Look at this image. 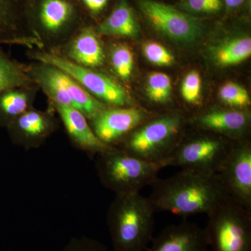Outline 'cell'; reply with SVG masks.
I'll return each mask as SVG.
<instances>
[{
  "label": "cell",
  "mask_w": 251,
  "mask_h": 251,
  "mask_svg": "<svg viewBox=\"0 0 251 251\" xmlns=\"http://www.w3.org/2000/svg\"><path fill=\"white\" fill-rule=\"evenodd\" d=\"M148 199L155 213L167 211L182 217L207 215L228 196L217 174L191 171L168 178H157L150 185Z\"/></svg>",
  "instance_id": "cell-1"
},
{
  "label": "cell",
  "mask_w": 251,
  "mask_h": 251,
  "mask_svg": "<svg viewBox=\"0 0 251 251\" xmlns=\"http://www.w3.org/2000/svg\"><path fill=\"white\" fill-rule=\"evenodd\" d=\"M154 214L140 193L115 195L107 214L113 251L145 250L153 239Z\"/></svg>",
  "instance_id": "cell-2"
},
{
  "label": "cell",
  "mask_w": 251,
  "mask_h": 251,
  "mask_svg": "<svg viewBox=\"0 0 251 251\" xmlns=\"http://www.w3.org/2000/svg\"><path fill=\"white\" fill-rule=\"evenodd\" d=\"M97 171L102 184L115 195L140 193L166 168L165 161H145L117 147L97 155Z\"/></svg>",
  "instance_id": "cell-3"
},
{
  "label": "cell",
  "mask_w": 251,
  "mask_h": 251,
  "mask_svg": "<svg viewBox=\"0 0 251 251\" xmlns=\"http://www.w3.org/2000/svg\"><path fill=\"white\" fill-rule=\"evenodd\" d=\"M184 128L181 115L165 114L147 120L115 147L145 161H163L182 139Z\"/></svg>",
  "instance_id": "cell-4"
},
{
  "label": "cell",
  "mask_w": 251,
  "mask_h": 251,
  "mask_svg": "<svg viewBox=\"0 0 251 251\" xmlns=\"http://www.w3.org/2000/svg\"><path fill=\"white\" fill-rule=\"evenodd\" d=\"M26 71L34 84L49 97L52 106L76 109L88 120L107 107L58 68L36 62L29 66Z\"/></svg>",
  "instance_id": "cell-5"
},
{
  "label": "cell",
  "mask_w": 251,
  "mask_h": 251,
  "mask_svg": "<svg viewBox=\"0 0 251 251\" xmlns=\"http://www.w3.org/2000/svg\"><path fill=\"white\" fill-rule=\"evenodd\" d=\"M204 230L213 251H251V211L227 197L207 215Z\"/></svg>",
  "instance_id": "cell-6"
},
{
  "label": "cell",
  "mask_w": 251,
  "mask_h": 251,
  "mask_svg": "<svg viewBox=\"0 0 251 251\" xmlns=\"http://www.w3.org/2000/svg\"><path fill=\"white\" fill-rule=\"evenodd\" d=\"M28 55L36 62L58 68L70 75L99 101L109 107L133 106V101L120 84L105 74L77 65L54 51L29 49Z\"/></svg>",
  "instance_id": "cell-7"
},
{
  "label": "cell",
  "mask_w": 251,
  "mask_h": 251,
  "mask_svg": "<svg viewBox=\"0 0 251 251\" xmlns=\"http://www.w3.org/2000/svg\"><path fill=\"white\" fill-rule=\"evenodd\" d=\"M184 138L165 160L166 167L178 166L184 171L218 174L234 141L211 132Z\"/></svg>",
  "instance_id": "cell-8"
},
{
  "label": "cell",
  "mask_w": 251,
  "mask_h": 251,
  "mask_svg": "<svg viewBox=\"0 0 251 251\" xmlns=\"http://www.w3.org/2000/svg\"><path fill=\"white\" fill-rule=\"evenodd\" d=\"M75 15V7L69 0H41L37 25L31 29L41 50L61 49L76 34Z\"/></svg>",
  "instance_id": "cell-9"
},
{
  "label": "cell",
  "mask_w": 251,
  "mask_h": 251,
  "mask_svg": "<svg viewBox=\"0 0 251 251\" xmlns=\"http://www.w3.org/2000/svg\"><path fill=\"white\" fill-rule=\"evenodd\" d=\"M217 175L228 197L251 211V145L248 140L233 142Z\"/></svg>",
  "instance_id": "cell-10"
},
{
  "label": "cell",
  "mask_w": 251,
  "mask_h": 251,
  "mask_svg": "<svg viewBox=\"0 0 251 251\" xmlns=\"http://www.w3.org/2000/svg\"><path fill=\"white\" fill-rule=\"evenodd\" d=\"M140 7L153 27L173 40L188 44L197 40L202 34V23L198 18L170 5L153 0H142Z\"/></svg>",
  "instance_id": "cell-11"
},
{
  "label": "cell",
  "mask_w": 251,
  "mask_h": 251,
  "mask_svg": "<svg viewBox=\"0 0 251 251\" xmlns=\"http://www.w3.org/2000/svg\"><path fill=\"white\" fill-rule=\"evenodd\" d=\"M148 117L146 112L136 107L107 106L89 121L100 141L109 147H115Z\"/></svg>",
  "instance_id": "cell-12"
},
{
  "label": "cell",
  "mask_w": 251,
  "mask_h": 251,
  "mask_svg": "<svg viewBox=\"0 0 251 251\" xmlns=\"http://www.w3.org/2000/svg\"><path fill=\"white\" fill-rule=\"evenodd\" d=\"M59 128L52 110H37L34 107L16 118L6 128L14 145L25 150L40 148Z\"/></svg>",
  "instance_id": "cell-13"
},
{
  "label": "cell",
  "mask_w": 251,
  "mask_h": 251,
  "mask_svg": "<svg viewBox=\"0 0 251 251\" xmlns=\"http://www.w3.org/2000/svg\"><path fill=\"white\" fill-rule=\"evenodd\" d=\"M191 122L201 130L237 141L244 140L250 125V115L245 110L213 108L198 115Z\"/></svg>",
  "instance_id": "cell-14"
},
{
  "label": "cell",
  "mask_w": 251,
  "mask_h": 251,
  "mask_svg": "<svg viewBox=\"0 0 251 251\" xmlns=\"http://www.w3.org/2000/svg\"><path fill=\"white\" fill-rule=\"evenodd\" d=\"M209 247L204 228L184 221L163 229L148 251H209Z\"/></svg>",
  "instance_id": "cell-15"
},
{
  "label": "cell",
  "mask_w": 251,
  "mask_h": 251,
  "mask_svg": "<svg viewBox=\"0 0 251 251\" xmlns=\"http://www.w3.org/2000/svg\"><path fill=\"white\" fill-rule=\"evenodd\" d=\"M57 111L73 145L89 154L98 155L110 148L99 139L87 117L76 109L52 106Z\"/></svg>",
  "instance_id": "cell-16"
},
{
  "label": "cell",
  "mask_w": 251,
  "mask_h": 251,
  "mask_svg": "<svg viewBox=\"0 0 251 251\" xmlns=\"http://www.w3.org/2000/svg\"><path fill=\"white\" fill-rule=\"evenodd\" d=\"M61 55L82 67L94 69L101 67L105 54L99 35L92 28L80 29L65 45Z\"/></svg>",
  "instance_id": "cell-17"
},
{
  "label": "cell",
  "mask_w": 251,
  "mask_h": 251,
  "mask_svg": "<svg viewBox=\"0 0 251 251\" xmlns=\"http://www.w3.org/2000/svg\"><path fill=\"white\" fill-rule=\"evenodd\" d=\"M37 88L35 85L0 92V127L7 128L16 118L33 108Z\"/></svg>",
  "instance_id": "cell-18"
},
{
  "label": "cell",
  "mask_w": 251,
  "mask_h": 251,
  "mask_svg": "<svg viewBox=\"0 0 251 251\" xmlns=\"http://www.w3.org/2000/svg\"><path fill=\"white\" fill-rule=\"evenodd\" d=\"M95 31L98 35L134 38L139 34L140 27L129 5L121 0Z\"/></svg>",
  "instance_id": "cell-19"
},
{
  "label": "cell",
  "mask_w": 251,
  "mask_h": 251,
  "mask_svg": "<svg viewBox=\"0 0 251 251\" xmlns=\"http://www.w3.org/2000/svg\"><path fill=\"white\" fill-rule=\"evenodd\" d=\"M0 44L21 45L39 49V41L18 27L13 15L11 0H0Z\"/></svg>",
  "instance_id": "cell-20"
},
{
  "label": "cell",
  "mask_w": 251,
  "mask_h": 251,
  "mask_svg": "<svg viewBox=\"0 0 251 251\" xmlns=\"http://www.w3.org/2000/svg\"><path fill=\"white\" fill-rule=\"evenodd\" d=\"M35 85L26 69L10 58L0 49V92L14 88Z\"/></svg>",
  "instance_id": "cell-21"
},
{
  "label": "cell",
  "mask_w": 251,
  "mask_h": 251,
  "mask_svg": "<svg viewBox=\"0 0 251 251\" xmlns=\"http://www.w3.org/2000/svg\"><path fill=\"white\" fill-rule=\"evenodd\" d=\"M251 54V38L242 37L227 41L219 46L214 52V58L219 65L228 67L244 62Z\"/></svg>",
  "instance_id": "cell-22"
},
{
  "label": "cell",
  "mask_w": 251,
  "mask_h": 251,
  "mask_svg": "<svg viewBox=\"0 0 251 251\" xmlns=\"http://www.w3.org/2000/svg\"><path fill=\"white\" fill-rule=\"evenodd\" d=\"M171 77L163 73H152L149 75L147 83V94L151 101L157 104L168 103L171 98Z\"/></svg>",
  "instance_id": "cell-23"
},
{
  "label": "cell",
  "mask_w": 251,
  "mask_h": 251,
  "mask_svg": "<svg viewBox=\"0 0 251 251\" xmlns=\"http://www.w3.org/2000/svg\"><path fill=\"white\" fill-rule=\"evenodd\" d=\"M110 63L117 76L122 80H129L133 70L134 58L129 47L125 44H117L110 51Z\"/></svg>",
  "instance_id": "cell-24"
},
{
  "label": "cell",
  "mask_w": 251,
  "mask_h": 251,
  "mask_svg": "<svg viewBox=\"0 0 251 251\" xmlns=\"http://www.w3.org/2000/svg\"><path fill=\"white\" fill-rule=\"evenodd\" d=\"M221 101L230 109L244 110L251 104L250 96L247 90L234 82H227L219 91Z\"/></svg>",
  "instance_id": "cell-25"
},
{
  "label": "cell",
  "mask_w": 251,
  "mask_h": 251,
  "mask_svg": "<svg viewBox=\"0 0 251 251\" xmlns=\"http://www.w3.org/2000/svg\"><path fill=\"white\" fill-rule=\"evenodd\" d=\"M143 53L149 62L159 67H170L175 63L173 54L158 43L150 41L145 43Z\"/></svg>",
  "instance_id": "cell-26"
},
{
  "label": "cell",
  "mask_w": 251,
  "mask_h": 251,
  "mask_svg": "<svg viewBox=\"0 0 251 251\" xmlns=\"http://www.w3.org/2000/svg\"><path fill=\"white\" fill-rule=\"evenodd\" d=\"M202 80L199 73L191 71L185 76L181 85V96L186 103L196 105L201 99Z\"/></svg>",
  "instance_id": "cell-27"
},
{
  "label": "cell",
  "mask_w": 251,
  "mask_h": 251,
  "mask_svg": "<svg viewBox=\"0 0 251 251\" xmlns=\"http://www.w3.org/2000/svg\"><path fill=\"white\" fill-rule=\"evenodd\" d=\"M62 251H108V249L98 240L82 236L72 238Z\"/></svg>",
  "instance_id": "cell-28"
},
{
  "label": "cell",
  "mask_w": 251,
  "mask_h": 251,
  "mask_svg": "<svg viewBox=\"0 0 251 251\" xmlns=\"http://www.w3.org/2000/svg\"><path fill=\"white\" fill-rule=\"evenodd\" d=\"M183 6L191 12L213 14L222 9L223 2L221 0H184Z\"/></svg>",
  "instance_id": "cell-29"
},
{
  "label": "cell",
  "mask_w": 251,
  "mask_h": 251,
  "mask_svg": "<svg viewBox=\"0 0 251 251\" xmlns=\"http://www.w3.org/2000/svg\"><path fill=\"white\" fill-rule=\"evenodd\" d=\"M84 4L92 12H100L105 7L108 0H82Z\"/></svg>",
  "instance_id": "cell-30"
},
{
  "label": "cell",
  "mask_w": 251,
  "mask_h": 251,
  "mask_svg": "<svg viewBox=\"0 0 251 251\" xmlns=\"http://www.w3.org/2000/svg\"><path fill=\"white\" fill-rule=\"evenodd\" d=\"M225 3L229 8H235L243 4L244 0H224Z\"/></svg>",
  "instance_id": "cell-31"
}]
</instances>
